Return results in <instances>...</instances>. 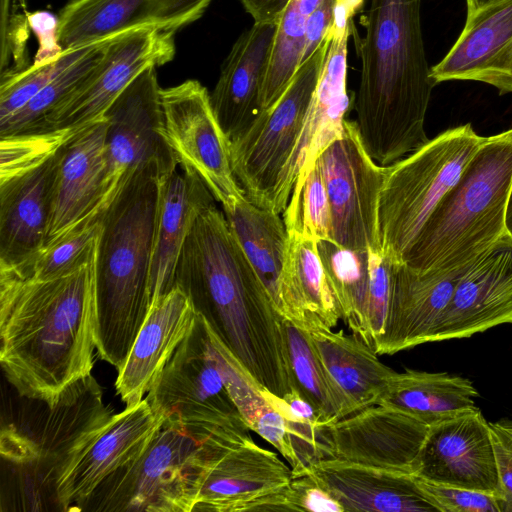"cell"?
I'll return each instance as SVG.
<instances>
[{
  "instance_id": "cell-1",
  "label": "cell",
  "mask_w": 512,
  "mask_h": 512,
  "mask_svg": "<svg viewBox=\"0 0 512 512\" xmlns=\"http://www.w3.org/2000/svg\"><path fill=\"white\" fill-rule=\"evenodd\" d=\"M175 285L260 387L292 391L284 318L215 204L190 229Z\"/></svg>"
},
{
  "instance_id": "cell-2",
  "label": "cell",
  "mask_w": 512,
  "mask_h": 512,
  "mask_svg": "<svg viewBox=\"0 0 512 512\" xmlns=\"http://www.w3.org/2000/svg\"><path fill=\"white\" fill-rule=\"evenodd\" d=\"M95 261L96 247L84 265L61 277L0 271V363L20 397L53 403L91 375Z\"/></svg>"
},
{
  "instance_id": "cell-3",
  "label": "cell",
  "mask_w": 512,
  "mask_h": 512,
  "mask_svg": "<svg viewBox=\"0 0 512 512\" xmlns=\"http://www.w3.org/2000/svg\"><path fill=\"white\" fill-rule=\"evenodd\" d=\"M422 0H371L360 47L356 123L372 159L388 166L429 139L424 123L434 86L421 29Z\"/></svg>"
},
{
  "instance_id": "cell-4",
  "label": "cell",
  "mask_w": 512,
  "mask_h": 512,
  "mask_svg": "<svg viewBox=\"0 0 512 512\" xmlns=\"http://www.w3.org/2000/svg\"><path fill=\"white\" fill-rule=\"evenodd\" d=\"M163 176L156 165L122 182L101 216L95 261V339L117 370L149 312L150 270Z\"/></svg>"
},
{
  "instance_id": "cell-5",
  "label": "cell",
  "mask_w": 512,
  "mask_h": 512,
  "mask_svg": "<svg viewBox=\"0 0 512 512\" xmlns=\"http://www.w3.org/2000/svg\"><path fill=\"white\" fill-rule=\"evenodd\" d=\"M511 190L512 128L486 137L402 263L419 273L472 264L506 233Z\"/></svg>"
},
{
  "instance_id": "cell-6",
  "label": "cell",
  "mask_w": 512,
  "mask_h": 512,
  "mask_svg": "<svg viewBox=\"0 0 512 512\" xmlns=\"http://www.w3.org/2000/svg\"><path fill=\"white\" fill-rule=\"evenodd\" d=\"M246 441L203 442L164 421L146 450L109 475L79 511L192 512L205 461Z\"/></svg>"
},
{
  "instance_id": "cell-7",
  "label": "cell",
  "mask_w": 512,
  "mask_h": 512,
  "mask_svg": "<svg viewBox=\"0 0 512 512\" xmlns=\"http://www.w3.org/2000/svg\"><path fill=\"white\" fill-rule=\"evenodd\" d=\"M486 140L467 123L388 165L379 200L382 251L402 263L423 225Z\"/></svg>"
},
{
  "instance_id": "cell-8",
  "label": "cell",
  "mask_w": 512,
  "mask_h": 512,
  "mask_svg": "<svg viewBox=\"0 0 512 512\" xmlns=\"http://www.w3.org/2000/svg\"><path fill=\"white\" fill-rule=\"evenodd\" d=\"M146 399L164 421L200 441L251 437L210 355L204 318L199 313Z\"/></svg>"
},
{
  "instance_id": "cell-9",
  "label": "cell",
  "mask_w": 512,
  "mask_h": 512,
  "mask_svg": "<svg viewBox=\"0 0 512 512\" xmlns=\"http://www.w3.org/2000/svg\"><path fill=\"white\" fill-rule=\"evenodd\" d=\"M329 42L327 35L300 65L279 100L230 142L234 175L245 197L263 209L272 211L279 180L303 130Z\"/></svg>"
},
{
  "instance_id": "cell-10",
  "label": "cell",
  "mask_w": 512,
  "mask_h": 512,
  "mask_svg": "<svg viewBox=\"0 0 512 512\" xmlns=\"http://www.w3.org/2000/svg\"><path fill=\"white\" fill-rule=\"evenodd\" d=\"M315 163L329 197L331 240L349 249L382 251L378 211L388 166L375 162L366 151L356 121H344L342 135Z\"/></svg>"
},
{
  "instance_id": "cell-11",
  "label": "cell",
  "mask_w": 512,
  "mask_h": 512,
  "mask_svg": "<svg viewBox=\"0 0 512 512\" xmlns=\"http://www.w3.org/2000/svg\"><path fill=\"white\" fill-rule=\"evenodd\" d=\"M107 195L112 200L135 170L156 165L163 178L178 167L164 136L161 88L156 66L144 69L104 113Z\"/></svg>"
},
{
  "instance_id": "cell-12",
  "label": "cell",
  "mask_w": 512,
  "mask_h": 512,
  "mask_svg": "<svg viewBox=\"0 0 512 512\" xmlns=\"http://www.w3.org/2000/svg\"><path fill=\"white\" fill-rule=\"evenodd\" d=\"M164 136L179 166L196 172L222 207L244 195L232 169L230 142L197 80L161 88Z\"/></svg>"
},
{
  "instance_id": "cell-13",
  "label": "cell",
  "mask_w": 512,
  "mask_h": 512,
  "mask_svg": "<svg viewBox=\"0 0 512 512\" xmlns=\"http://www.w3.org/2000/svg\"><path fill=\"white\" fill-rule=\"evenodd\" d=\"M174 55V32L171 31L143 27L110 38L88 78L30 134L83 129L103 117L144 69L164 65Z\"/></svg>"
},
{
  "instance_id": "cell-14",
  "label": "cell",
  "mask_w": 512,
  "mask_h": 512,
  "mask_svg": "<svg viewBox=\"0 0 512 512\" xmlns=\"http://www.w3.org/2000/svg\"><path fill=\"white\" fill-rule=\"evenodd\" d=\"M364 0H336L330 42L303 130L279 180L272 204L278 214L285 210L293 188L305 179L316 159L342 135L349 110L347 92V45L353 16Z\"/></svg>"
},
{
  "instance_id": "cell-15",
  "label": "cell",
  "mask_w": 512,
  "mask_h": 512,
  "mask_svg": "<svg viewBox=\"0 0 512 512\" xmlns=\"http://www.w3.org/2000/svg\"><path fill=\"white\" fill-rule=\"evenodd\" d=\"M163 423L146 397L102 419L61 466L55 481L57 509L79 511L109 475L146 450Z\"/></svg>"
},
{
  "instance_id": "cell-16",
  "label": "cell",
  "mask_w": 512,
  "mask_h": 512,
  "mask_svg": "<svg viewBox=\"0 0 512 512\" xmlns=\"http://www.w3.org/2000/svg\"><path fill=\"white\" fill-rule=\"evenodd\" d=\"M26 424L9 423L31 444L35 460L25 468L56 506L55 481L71 452L113 410L103 401L102 388L91 375L65 390L53 403L38 400ZM57 507V506H56Z\"/></svg>"
},
{
  "instance_id": "cell-17",
  "label": "cell",
  "mask_w": 512,
  "mask_h": 512,
  "mask_svg": "<svg viewBox=\"0 0 512 512\" xmlns=\"http://www.w3.org/2000/svg\"><path fill=\"white\" fill-rule=\"evenodd\" d=\"M106 129L103 115L56 150L45 246L100 214L109 204Z\"/></svg>"
},
{
  "instance_id": "cell-18",
  "label": "cell",
  "mask_w": 512,
  "mask_h": 512,
  "mask_svg": "<svg viewBox=\"0 0 512 512\" xmlns=\"http://www.w3.org/2000/svg\"><path fill=\"white\" fill-rule=\"evenodd\" d=\"M415 476L500 496L489 422L475 409L429 426Z\"/></svg>"
},
{
  "instance_id": "cell-19",
  "label": "cell",
  "mask_w": 512,
  "mask_h": 512,
  "mask_svg": "<svg viewBox=\"0 0 512 512\" xmlns=\"http://www.w3.org/2000/svg\"><path fill=\"white\" fill-rule=\"evenodd\" d=\"M429 426L398 409L373 405L328 427L332 458L415 475Z\"/></svg>"
},
{
  "instance_id": "cell-20",
  "label": "cell",
  "mask_w": 512,
  "mask_h": 512,
  "mask_svg": "<svg viewBox=\"0 0 512 512\" xmlns=\"http://www.w3.org/2000/svg\"><path fill=\"white\" fill-rule=\"evenodd\" d=\"M512 324V236L507 232L466 270L431 342L469 338Z\"/></svg>"
},
{
  "instance_id": "cell-21",
  "label": "cell",
  "mask_w": 512,
  "mask_h": 512,
  "mask_svg": "<svg viewBox=\"0 0 512 512\" xmlns=\"http://www.w3.org/2000/svg\"><path fill=\"white\" fill-rule=\"evenodd\" d=\"M212 0H70L60 11L57 38L75 49L143 27L175 32L199 19Z\"/></svg>"
},
{
  "instance_id": "cell-22",
  "label": "cell",
  "mask_w": 512,
  "mask_h": 512,
  "mask_svg": "<svg viewBox=\"0 0 512 512\" xmlns=\"http://www.w3.org/2000/svg\"><path fill=\"white\" fill-rule=\"evenodd\" d=\"M55 152L0 176V271L24 273L45 246Z\"/></svg>"
},
{
  "instance_id": "cell-23",
  "label": "cell",
  "mask_w": 512,
  "mask_h": 512,
  "mask_svg": "<svg viewBox=\"0 0 512 512\" xmlns=\"http://www.w3.org/2000/svg\"><path fill=\"white\" fill-rule=\"evenodd\" d=\"M435 84L477 81L512 93V0H495L467 13L465 25L444 58L431 67Z\"/></svg>"
},
{
  "instance_id": "cell-24",
  "label": "cell",
  "mask_w": 512,
  "mask_h": 512,
  "mask_svg": "<svg viewBox=\"0 0 512 512\" xmlns=\"http://www.w3.org/2000/svg\"><path fill=\"white\" fill-rule=\"evenodd\" d=\"M470 265L419 273L393 262L390 303L384 332L373 347L376 354L393 355L431 342L435 327Z\"/></svg>"
},
{
  "instance_id": "cell-25",
  "label": "cell",
  "mask_w": 512,
  "mask_h": 512,
  "mask_svg": "<svg viewBox=\"0 0 512 512\" xmlns=\"http://www.w3.org/2000/svg\"><path fill=\"white\" fill-rule=\"evenodd\" d=\"M289 468L252 439L205 461L192 512H244L290 483Z\"/></svg>"
},
{
  "instance_id": "cell-26",
  "label": "cell",
  "mask_w": 512,
  "mask_h": 512,
  "mask_svg": "<svg viewBox=\"0 0 512 512\" xmlns=\"http://www.w3.org/2000/svg\"><path fill=\"white\" fill-rule=\"evenodd\" d=\"M197 312L177 285L151 305L121 367L115 388L126 406L141 402L192 328Z\"/></svg>"
},
{
  "instance_id": "cell-27",
  "label": "cell",
  "mask_w": 512,
  "mask_h": 512,
  "mask_svg": "<svg viewBox=\"0 0 512 512\" xmlns=\"http://www.w3.org/2000/svg\"><path fill=\"white\" fill-rule=\"evenodd\" d=\"M278 23H254L234 43L210 94L215 116L229 142L262 113L261 93Z\"/></svg>"
},
{
  "instance_id": "cell-28",
  "label": "cell",
  "mask_w": 512,
  "mask_h": 512,
  "mask_svg": "<svg viewBox=\"0 0 512 512\" xmlns=\"http://www.w3.org/2000/svg\"><path fill=\"white\" fill-rule=\"evenodd\" d=\"M309 473L344 511L441 512L412 474L338 458L313 464Z\"/></svg>"
},
{
  "instance_id": "cell-29",
  "label": "cell",
  "mask_w": 512,
  "mask_h": 512,
  "mask_svg": "<svg viewBox=\"0 0 512 512\" xmlns=\"http://www.w3.org/2000/svg\"><path fill=\"white\" fill-rule=\"evenodd\" d=\"M179 167L160 182L149 282L151 305L175 286L176 266L190 229L215 204L199 175Z\"/></svg>"
},
{
  "instance_id": "cell-30",
  "label": "cell",
  "mask_w": 512,
  "mask_h": 512,
  "mask_svg": "<svg viewBox=\"0 0 512 512\" xmlns=\"http://www.w3.org/2000/svg\"><path fill=\"white\" fill-rule=\"evenodd\" d=\"M281 315L308 330L333 329L341 313L326 277L318 241L288 232L280 282Z\"/></svg>"
},
{
  "instance_id": "cell-31",
  "label": "cell",
  "mask_w": 512,
  "mask_h": 512,
  "mask_svg": "<svg viewBox=\"0 0 512 512\" xmlns=\"http://www.w3.org/2000/svg\"><path fill=\"white\" fill-rule=\"evenodd\" d=\"M321 362L351 414L377 405L396 371L383 364L374 349L343 330L309 331Z\"/></svg>"
},
{
  "instance_id": "cell-32",
  "label": "cell",
  "mask_w": 512,
  "mask_h": 512,
  "mask_svg": "<svg viewBox=\"0 0 512 512\" xmlns=\"http://www.w3.org/2000/svg\"><path fill=\"white\" fill-rule=\"evenodd\" d=\"M478 396L468 378L406 369L394 373L377 405L398 409L431 426L475 409Z\"/></svg>"
},
{
  "instance_id": "cell-33",
  "label": "cell",
  "mask_w": 512,
  "mask_h": 512,
  "mask_svg": "<svg viewBox=\"0 0 512 512\" xmlns=\"http://www.w3.org/2000/svg\"><path fill=\"white\" fill-rule=\"evenodd\" d=\"M222 208L230 229L281 314L280 282L288 245L283 218L253 204L245 195Z\"/></svg>"
},
{
  "instance_id": "cell-34",
  "label": "cell",
  "mask_w": 512,
  "mask_h": 512,
  "mask_svg": "<svg viewBox=\"0 0 512 512\" xmlns=\"http://www.w3.org/2000/svg\"><path fill=\"white\" fill-rule=\"evenodd\" d=\"M283 331L292 389L314 407L328 426L351 415L321 362L310 332L285 318Z\"/></svg>"
},
{
  "instance_id": "cell-35",
  "label": "cell",
  "mask_w": 512,
  "mask_h": 512,
  "mask_svg": "<svg viewBox=\"0 0 512 512\" xmlns=\"http://www.w3.org/2000/svg\"><path fill=\"white\" fill-rule=\"evenodd\" d=\"M318 251L341 319L352 333L369 345L366 307L369 292V252L318 241Z\"/></svg>"
},
{
  "instance_id": "cell-36",
  "label": "cell",
  "mask_w": 512,
  "mask_h": 512,
  "mask_svg": "<svg viewBox=\"0 0 512 512\" xmlns=\"http://www.w3.org/2000/svg\"><path fill=\"white\" fill-rule=\"evenodd\" d=\"M262 395L285 419L293 453V477L308 474L313 464L332 458L328 438L329 426L297 391L292 389L284 397H278L262 388Z\"/></svg>"
},
{
  "instance_id": "cell-37",
  "label": "cell",
  "mask_w": 512,
  "mask_h": 512,
  "mask_svg": "<svg viewBox=\"0 0 512 512\" xmlns=\"http://www.w3.org/2000/svg\"><path fill=\"white\" fill-rule=\"evenodd\" d=\"M109 39L94 43L81 58L64 69L25 106L0 122V137L33 133L88 78L101 60Z\"/></svg>"
},
{
  "instance_id": "cell-38",
  "label": "cell",
  "mask_w": 512,
  "mask_h": 512,
  "mask_svg": "<svg viewBox=\"0 0 512 512\" xmlns=\"http://www.w3.org/2000/svg\"><path fill=\"white\" fill-rule=\"evenodd\" d=\"M308 17L299 0H291L278 23L261 93L262 112L279 100L301 65Z\"/></svg>"
},
{
  "instance_id": "cell-39",
  "label": "cell",
  "mask_w": 512,
  "mask_h": 512,
  "mask_svg": "<svg viewBox=\"0 0 512 512\" xmlns=\"http://www.w3.org/2000/svg\"><path fill=\"white\" fill-rule=\"evenodd\" d=\"M102 212L46 245L24 273H13L47 280L67 275L84 265L95 250Z\"/></svg>"
},
{
  "instance_id": "cell-40",
  "label": "cell",
  "mask_w": 512,
  "mask_h": 512,
  "mask_svg": "<svg viewBox=\"0 0 512 512\" xmlns=\"http://www.w3.org/2000/svg\"><path fill=\"white\" fill-rule=\"evenodd\" d=\"M283 221L287 232H296L316 241H332L331 207L317 163H314L305 179L294 186L283 211Z\"/></svg>"
},
{
  "instance_id": "cell-41",
  "label": "cell",
  "mask_w": 512,
  "mask_h": 512,
  "mask_svg": "<svg viewBox=\"0 0 512 512\" xmlns=\"http://www.w3.org/2000/svg\"><path fill=\"white\" fill-rule=\"evenodd\" d=\"M93 44L62 51L57 57L41 64H32L21 71L2 73L0 83V122L6 120L64 69L81 58Z\"/></svg>"
},
{
  "instance_id": "cell-42",
  "label": "cell",
  "mask_w": 512,
  "mask_h": 512,
  "mask_svg": "<svg viewBox=\"0 0 512 512\" xmlns=\"http://www.w3.org/2000/svg\"><path fill=\"white\" fill-rule=\"evenodd\" d=\"M204 322L210 355L241 416L249 427L266 405L262 387L257 384L241 362L212 330L205 318Z\"/></svg>"
},
{
  "instance_id": "cell-43",
  "label": "cell",
  "mask_w": 512,
  "mask_h": 512,
  "mask_svg": "<svg viewBox=\"0 0 512 512\" xmlns=\"http://www.w3.org/2000/svg\"><path fill=\"white\" fill-rule=\"evenodd\" d=\"M369 252V292L366 323L369 345L373 348L384 332L391 296L393 261L383 251Z\"/></svg>"
},
{
  "instance_id": "cell-44",
  "label": "cell",
  "mask_w": 512,
  "mask_h": 512,
  "mask_svg": "<svg viewBox=\"0 0 512 512\" xmlns=\"http://www.w3.org/2000/svg\"><path fill=\"white\" fill-rule=\"evenodd\" d=\"M441 512H500L499 498L490 493L431 482L415 476Z\"/></svg>"
},
{
  "instance_id": "cell-45",
  "label": "cell",
  "mask_w": 512,
  "mask_h": 512,
  "mask_svg": "<svg viewBox=\"0 0 512 512\" xmlns=\"http://www.w3.org/2000/svg\"><path fill=\"white\" fill-rule=\"evenodd\" d=\"M286 490L291 511L344 512L337 499L310 473L293 477Z\"/></svg>"
},
{
  "instance_id": "cell-46",
  "label": "cell",
  "mask_w": 512,
  "mask_h": 512,
  "mask_svg": "<svg viewBox=\"0 0 512 512\" xmlns=\"http://www.w3.org/2000/svg\"><path fill=\"white\" fill-rule=\"evenodd\" d=\"M500 483V512H512V434L501 423H489Z\"/></svg>"
},
{
  "instance_id": "cell-47",
  "label": "cell",
  "mask_w": 512,
  "mask_h": 512,
  "mask_svg": "<svg viewBox=\"0 0 512 512\" xmlns=\"http://www.w3.org/2000/svg\"><path fill=\"white\" fill-rule=\"evenodd\" d=\"M249 428L270 443L292 465L293 453L288 439L285 419L277 409L266 401V405Z\"/></svg>"
},
{
  "instance_id": "cell-48",
  "label": "cell",
  "mask_w": 512,
  "mask_h": 512,
  "mask_svg": "<svg viewBox=\"0 0 512 512\" xmlns=\"http://www.w3.org/2000/svg\"><path fill=\"white\" fill-rule=\"evenodd\" d=\"M336 0H323L306 20L302 61L308 60L326 39L334 21Z\"/></svg>"
},
{
  "instance_id": "cell-49",
  "label": "cell",
  "mask_w": 512,
  "mask_h": 512,
  "mask_svg": "<svg viewBox=\"0 0 512 512\" xmlns=\"http://www.w3.org/2000/svg\"><path fill=\"white\" fill-rule=\"evenodd\" d=\"M255 23H279L291 0H241Z\"/></svg>"
},
{
  "instance_id": "cell-50",
  "label": "cell",
  "mask_w": 512,
  "mask_h": 512,
  "mask_svg": "<svg viewBox=\"0 0 512 512\" xmlns=\"http://www.w3.org/2000/svg\"><path fill=\"white\" fill-rule=\"evenodd\" d=\"M493 1L495 0H466L467 13L475 12Z\"/></svg>"
},
{
  "instance_id": "cell-51",
  "label": "cell",
  "mask_w": 512,
  "mask_h": 512,
  "mask_svg": "<svg viewBox=\"0 0 512 512\" xmlns=\"http://www.w3.org/2000/svg\"><path fill=\"white\" fill-rule=\"evenodd\" d=\"M9 1L10 0H2V21H1V24H2V28H1V34H2V42L4 41L5 37H6V28L8 29V26H7V13H8V6H9Z\"/></svg>"
},
{
  "instance_id": "cell-52",
  "label": "cell",
  "mask_w": 512,
  "mask_h": 512,
  "mask_svg": "<svg viewBox=\"0 0 512 512\" xmlns=\"http://www.w3.org/2000/svg\"><path fill=\"white\" fill-rule=\"evenodd\" d=\"M505 226H506V232L510 236H512V190H511L508 205H507Z\"/></svg>"
},
{
  "instance_id": "cell-53",
  "label": "cell",
  "mask_w": 512,
  "mask_h": 512,
  "mask_svg": "<svg viewBox=\"0 0 512 512\" xmlns=\"http://www.w3.org/2000/svg\"><path fill=\"white\" fill-rule=\"evenodd\" d=\"M503 425L507 429V431L512 434V423H510V424H503Z\"/></svg>"
}]
</instances>
